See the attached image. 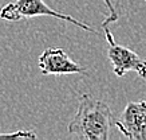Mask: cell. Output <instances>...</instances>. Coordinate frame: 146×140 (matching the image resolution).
<instances>
[{
    "label": "cell",
    "mask_w": 146,
    "mask_h": 140,
    "mask_svg": "<svg viewBox=\"0 0 146 140\" xmlns=\"http://www.w3.org/2000/svg\"><path fill=\"white\" fill-rule=\"evenodd\" d=\"M113 125V115L106 102L91 94L79 96L78 111L67 125L68 133L87 140H107Z\"/></svg>",
    "instance_id": "cell-1"
},
{
    "label": "cell",
    "mask_w": 146,
    "mask_h": 140,
    "mask_svg": "<svg viewBox=\"0 0 146 140\" xmlns=\"http://www.w3.org/2000/svg\"><path fill=\"white\" fill-rule=\"evenodd\" d=\"M36 16H52V18L60 19L64 22H70L87 32L97 34L93 27L83 23L82 20H78L76 18H72L71 15L62 14L59 11H55L51 7L46 4L43 0H15L11 1L0 9V19L7 22H19L22 19L36 18Z\"/></svg>",
    "instance_id": "cell-2"
},
{
    "label": "cell",
    "mask_w": 146,
    "mask_h": 140,
    "mask_svg": "<svg viewBox=\"0 0 146 140\" xmlns=\"http://www.w3.org/2000/svg\"><path fill=\"white\" fill-rule=\"evenodd\" d=\"M106 35V41L109 43L107 57L113 65V72L117 77H123L126 73L135 72L141 78H146V61L142 59L137 53L121 46L115 42L113 32L106 27H102Z\"/></svg>",
    "instance_id": "cell-3"
},
{
    "label": "cell",
    "mask_w": 146,
    "mask_h": 140,
    "mask_svg": "<svg viewBox=\"0 0 146 140\" xmlns=\"http://www.w3.org/2000/svg\"><path fill=\"white\" fill-rule=\"evenodd\" d=\"M115 125L127 139L146 140V100L127 102Z\"/></svg>",
    "instance_id": "cell-4"
},
{
    "label": "cell",
    "mask_w": 146,
    "mask_h": 140,
    "mask_svg": "<svg viewBox=\"0 0 146 140\" xmlns=\"http://www.w3.org/2000/svg\"><path fill=\"white\" fill-rule=\"evenodd\" d=\"M42 74L44 76H66L86 73L83 66L78 65L62 49H46L38 59Z\"/></svg>",
    "instance_id": "cell-5"
},
{
    "label": "cell",
    "mask_w": 146,
    "mask_h": 140,
    "mask_svg": "<svg viewBox=\"0 0 146 140\" xmlns=\"http://www.w3.org/2000/svg\"><path fill=\"white\" fill-rule=\"evenodd\" d=\"M0 139H36V133L32 131L19 129V131H16V132L0 133Z\"/></svg>",
    "instance_id": "cell-6"
},
{
    "label": "cell",
    "mask_w": 146,
    "mask_h": 140,
    "mask_svg": "<svg viewBox=\"0 0 146 140\" xmlns=\"http://www.w3.org/2000/svg\"><path fill=\"white\" fill-rule=\"evenodd\" d=\"M103 1H105V4H106L107 9H109V16L105 19V22L102 23V27H106V26L111 24V23L117 22V20L119 19V16H118V12L115 11V7L111 0H103Z\"/></svg>",
    "instance_id": "cell-7"
},
{
    "label": "cell",
    "mask_w": 146,
    "mask_h": 140,
    "mask_svg": "<svg viewBox=\"0 0 146 140\" xmlns=\"http://www.w3.org/2000/svg\"><path fill=\"white\" fill-rule=\"evenodd\" d=\"M145 1H146V0H145Z\"/></svg>",
    "instance_id": "cell-8"
}]
</instances>
